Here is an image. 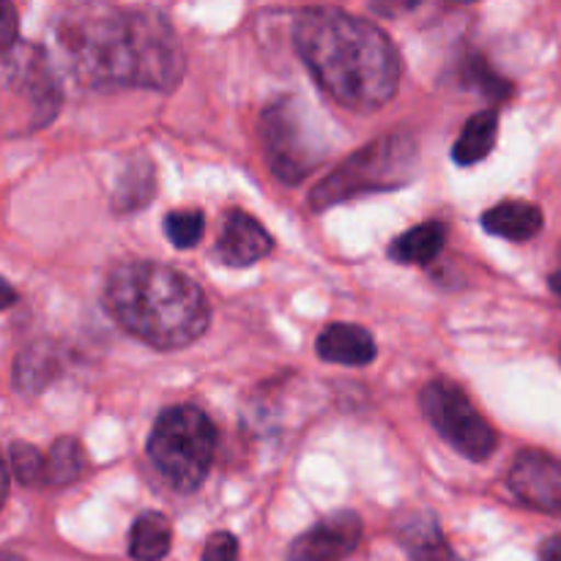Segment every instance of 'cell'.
Returning <instances> with one entry per match:
<instances>
[{
    "instance_id": "6da1fadb",
    "label": "cell",
    "mask_w": 561,
    "mask_h": 561,
    "mask_svg": "<svg viewBox=\"0 0 561 561\" xmlns=\"http://www.w3.org/2000/svg\"><path fill=\"white\" fill-rule=\"evenodd\" d=\"M60 60L93 88L173 91L184 77V49L159 11L80 3L53 22Z\"/></svg>"
},
{
    "instance_id": "7a4b0ae2",
    "label": "cell",
    "mask_w": 561,
    "mask_h": 561,
    "mask_svg": "<svg viewBox=\"0 0 561 561\" xmlns=\"http://www.w3.org/2000/svg\"><path fill=\"white\" fill-rule=\"evenodd\" d=\"M294 44L318 85L343 107L370 113L392 102L400 85V55L373 22L343 9H305Z\"/></svg>"
},
{
    "instance_id": "3957f363",
    "label": "cell",
    "mask_w": 561,
    "mask_h": 561,
    "mask_svg": "<svg viewBox=\"0 0 561 561\" xmlns=\"http://www.w3.org/2000/svg\"><path fill=\"white\" fill-rule=\"evenodd\" d=\"M104 307L124 332L157 351L186 348L211 321L201 285L153 261L118 263L104 283Z\"/></svg>"
},
{
    "instance_id": "277c9868",
    "label": "cell",
    "mask_w": 561,
    "mask_h": 561,
    "mask_svg": "<svg viewBox=\"0 0 561 561\" xmlns=\"http://www.w3.org/2000/svg\"><path fill=\"white\" fill-rule=\"evenodd\" d=\"M420 164V146L409 131H389L378 140L367 142L345 162H340L310 192V206L323 211L329 206L351 201V197L392 192L409 184Z\"/></svg>"
},
{
    "instance_id": "5b68a950",
    "label": "cell",
    "mask_w": 561,
    "mask_h": 561,
    "mask_svg": "<svg viewBox=\"0 0 561 561\" xmlns=\"http://www.w3.org/2000/svg\"><path fill=\"white\" fill-rule=\"evenodd\" d=\"M217 453V427L195 405L162 411L148 436V458L164 482L179 493H195Z\"/></svg>"
},
{
    "instance_id": "8992f818",
    "label": "cell",
    "mask_w": 561,
    "mask_h": 561,
    "mask_svg": "<svg viewBox=\"0 0 561 561\" xmlns=\"http://www.w3.org/2000/svg\"><path fill=\"white\" fill-rule=\"evenodd\" d=\"M261 142L268 168L283 184H299L318 170L329 140L310 104L299 96H279L261 113Z\"/></svg>"
},
{
    "instance_id": "52a82bcc",
    "label": "cell",
    "mask_w": 561,
    "mask_h": 561,
    "mask_svg": "<svg viewBox=\"0 0 561 561\" xmlns=\"http://www.w3.org/2000/svg\"><path fill=\"white\" fill-rule=\"evenodd\" d=\"M0 82H3V121L9 135L42 129L55 118L64 102L53 60L38 44L20 42L9 49L0 66Z\"/></svg>"
},
{
    "instance_id": "ba28073f",
    "label": "cell",
    "mask_w": 561,
    "mask_h": 561,
    "mask_svg": "<svg viewBox=\"0 0 561 561\" xmlns=\"http://www.w3.org/2000/svg\"><path fill=\"white\" fill-rule=\"evenodd\" d=\"M420 405L438 436L469 460H488L496 453V431L488 425L485 416L474 409L469 394L458 383L436 378L422 389Z\"/></svg>"
},
{
    "instance_id": "9c48e42d",
    "label": "cell",
    "mask_w": 561,
    "mask_h": 561,
    "mask_svg": "<svg viewBox=\"0 0 561 561\" xmlns=\"http://www.w3.org/2000/svg\"><path fill=\"white\" fill-rule=\"evenodd\" d=\"M507 488L526 507L561 515V460L540 449H526L515 458Z\"/></svg>"
},
{
    "instance_id": "30bf717a",
    "label": "cell",
    "mask_w": 561,
    "mask_h": 561,
    "mask_svg": "<svg viewBox=\"0 0 561 561\" xmlns=\"http://www.w3.org/2000/svg\"><path fill=\"white\" fill-rule=\"evenodd\" d=\"M362 540V518L351 510L327 515L310 531L299 535L290 546V561H343L356 551Z\"/></svg>"
},
{
    "instance_id": "8fae6325",
    "label": "cell",
    "mask_w": 561,
    "mask_h": 561,
    "mask_svg": "<svg viewBox=\"0 0 561 561\" xmlns=\"http://www.w3.org/2000/svg\"><path fill=\"white\" fill-rule=\"evenodd\" d=\"M274 241L268 230L257 222L252 214L247 211H228L222 222V233H219L214 255L225 266H252V263L263 261L272 252Z\"/></svg>"
},
{
    "instance_id": "7c38bea8",
    "label": "cell",
    "mask_w": 561,
    "mask_h": 561,
    "mask_svg": "<svg viewBox=\"0 0 561 561\" xmlns=\"http://www.w3.org/2000/svg\"><path fill=\"white\" fill-rule=\"evenodd\" d=\"M394 537L411 561H463L447 542L438 520L422 510L400 513L394 518Z\"/></svg>"
},
{
    "instance_id": "4fadbf2b",
    "label": "cell",
    "mask_w": 561,
    "mask_h": 561,
    "mask_svg": "<svg viewBox=\"0 0 561 561\" xmlns=\"http://www.w3.org/2000/svg\"><path fill=\"white\" fill-rule=\"evenodd\" d=\"M318 356L329 365L365 367L376 359V340L356 323H329L318 334Z\"/></svg>"
},
{
    "instance_id": "5bb4252c",
    "label": "cell",
    "mask_w": 561,
    "mask_h": 561,
    "mask_svg": "<svg viewBox=\"0 0 561 561\" xmlns=\"http://www.w3.org/2000/svg\"><path fill=\"white\" fill-rule=\"evenodd\" d=\"M64 373V351L49 340L25 345L14 359V389L20 394H38Z\"/></svg>"
},
{
    "instance_id": "9a60e30c",
    "label": "cell",
    "mask_w": 561,
    "mask_h": 561,
    "mask_svg": "<svg viewBox=\"0 0 561 561\" xmlns=\"http://www.w3.org/2000/svg\"><path fill=\"white\" fill-rule=\"evenodd\" d=\"M482 228L507 241H529L542 230V211L535 203L502 201L482 214Z\"/></svg>"
},
{
    "instance_id": "2e32d148",
    "label": "cell",
    "mask_w": 561,
    "mask_h": 561,
    "mask_svg": "<svg viewBox=\"0 0 561 561\" xmlns=\"http://www.w3.org/2000/svg\"><path fill=\"white\" fill-rule=\"evenodd\" d=\"M444 244H447V225L442 219H431L398 236L389 247V257L405 266H427L442 255Z\"/></svg>"
},
{
    "instance_id": "e0dca14e",
    "label": "cell",
    "mask_w": 561,
    "mask_h": 561,
    "mask_svg": "<svg viewBox=\"0 0 561 561\" xmlns=\"http://www.w3.org/2000/svg\"><path fill=\"white\" fill-rule=\"evenodd\" d=\"M157 192V170L146 157H131L115 179L113 208L118 214L140 211Z\"/></svg>"
},
{
    "instance_id": "ac0fdd59",
    "label": "cell",
    "mask_w": 561,
    "mask_h": 561,
    "mask_svg": "<svg viewBox=\"0 0 561 561\" xmlns=\"http://www.w3.org/2000/svg\"><path fill=\"white\" fill-rule=\"evenodd\" d=\"M496 135L499 115L493 110H480V113L466 121L463 131H460V137L453 146V159L463 164V168L482 162L493 151V146H496Z\"/></svg>"
},
{
    "instance_id": "d6986e66",
    "label": "cell",
    "mask_w": 561,
    "mask_h": 561,
    "mask_svg": "<svg viewBox=\"0 0 561 561\" xmlns=\"http://www.w3.org/2000/svg\"><path fill=\"white\" fill-rule=\"evenodd\" d=\"M173 546V526L162 513H142L131 524L129 557L135 561H162Z\"/></svg>"
},
{
    "instance_id": "ffe728a7",
    "label": "cell",
    "mask_w": 561,
    "mask_h": 561,
    "mask_svg": "<svg viewBox=\"0 0 561 561\" xmlns=\"http://www.w3.org/2000/svg\"><path fill=\"white\" fill-rule=\"evenodd\" d=\"M88 469L85 453L77 438H58L47 453V471H44V488H64L80 480Z\"/></svg>"
},
{
    "instance_id": "44dd1931",
    "label": "cell",
    "mask_w": 561,
    "mask_h": 561,
    "mask_svg": "<svg viewBox=\"0 0 561 561\" xmlns=\"http://www.w3.org/2000/svg\"><path fill=\"white\" fill-rule=\"evenodd\" d=\"M9 466L14 471L16 482L20 485H44V471H47V455L42 453L38 447L25 442L11 444L9 449Z\"/></svg>"
},
{
    "instance_id": "7402d4cb",
    "label": "cell",
    "mask_w": 561,
    "mask_h": 561,
    "mask_svg": "<svg viewBox=\"0 0 561 561\" xmlns=\"http://www.w3.org/2000/svg\"><path fill=\"white\" fill-rule=\"evenodd\" d=\"M203 233H206V217H203V211L190 208V211H170L164 217V236L179 250L195 247L203 239Z\"/></svg>"
},
{
    "instance_id": "603a6c76",
    "label": "cell",
    "mask_w": 561,
    "mask_h": 561,
    "mask_svg": "<svg viewBox=\"0 0 561 561\" xmlns=\"http://www.w3.org/2000/svg\"><path fill=\"white\" fill-rule=\"evenodd\" d=\"M469 71H471V82H474V85L480 88L482 93H488V96H493V99H507L510 93H513V85H510L507 80H502V77L493 75L491 66H488L482 58L471 60Z\"/></svg>"
},
{
    "instance_id": "cb8c5ba5",
    "label": "cell",
    "mask_w": 561,
    "mask_h": 561,
    "mask_svg": "<svg viewBox=\"0 0 561 561\" xmlns=\"http://www.w3.org/2000/svg\"><path fill=\"white\" fill-rule=\"evenodd\" d=\"M203 561H239V542L228 531H217L208 537L203 548Z\"/></svg>"
},
{
    "instance_id": "d4e9b609",
    "label": "cell",
    "mask_w": 561,
    "mask_h": 561,
    "mask_svg": "<svg viewBox=\"0 0 561 561\" xmlns=\"http://www.w3.org/2000/svg\"><path fill=\"white\" fill-rule=\"evenodd\" d=\"M16 9L11 3H0V55L16 47Z\"/></svg>"
},
{
    "instance_id": "484cf974",
    "label": "cell",
    "mask_w": 561,
    "mask_h": 561,
    "mask_svg": "<svg viewBox=\"0 0 561 561\" xmlns=\"http://www.w3.org/2000/svg\"><path fill=\"white\" fill-rule=\"evenodd\" d=\"M540 561H561V531L540 546Z\"/></svg>"
},
{
    "instance_id": "4316f807",
    "label": "cell",
    "mask_w": 561,
    "mask_h": 561,
    "mask_svg": "<svg viewBox=\"0 0 561 561\" xmlns=\"http://www.w3.org/2000/svg\"><path fill=\"white\" fill-rule=\"evenodd\" d=\"M548 285H551L553 294H557L559 299H561V247H559V266L553 268V274H551V277H548Z\"/></svg>"
},
{
    "instance_id": "83f0119b",
    "label": "cell",
    "mask_w": 561,
    "mask_h": 561,
    "mask_svg": "<svg viewBox=\"0 0 561 561\" xmlns=\"http://www.w3.org/2000/svg\"><path fill=\"white\" fill-rule=\"evenodd\" d=\"M3 294H5V299H3V307H9L11 301H14V290H11V285H9V283H3Z\"/></svg>"
},
{
    "instance_id": "f1b7e54d",
    "label": "cell",
    "mask_w": 561,
    "mask_h": 561,
    "mask_svg": "<svg viewBox=\"0 0 561 561\" xmlns=\"http://www.w3.org/2000/svg\"><path fill=\"white\" fill-rule=\"evenodd\" d=\"M3 561H22V559H16V557H11V553H5Z\"/></svg>"
}]
</instances>
